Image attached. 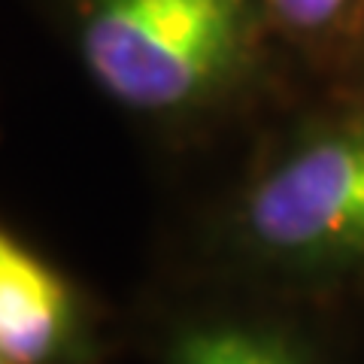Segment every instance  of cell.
<instances>
[{
  "label": "cell",
  "instance_id": "cell-1",
  "mask_svg": "<svg viewBox=\"0 0 364 364\" xmlns=\"http://www.w3.org/2000/svg\"><path fill=\"white\" fill-rule=\"evenodd\" d=\"M228 243L282 291L364 294V82L346 79L258 158L228 213Z\"/></svg>",
  "mask_w": 364,
  "mask_h": 364
},
{
  "label": "cell",
  "instance_id": "cell-2",
  "mask_svg": "<svg viewBox=\"0 0 364 364\" xmlns=\"http://www.w3.org/2000/svg\"><path fill=\"white\" fill-rule=\"evenodd\" d=\"M261 0H82L79 52L124 109L188 119L228 104L264 61Z\"/></svg>",
  "mask_w": 364,
  "mask_h": 364
},
{
  "label": "cell",
  "instance_id": "cell-3",
  "mask_svg": "<svg viewBox=\"0 0 364 364\" xmlns=\"http://www.w3.org/2000/svg\"><path fill=\"white\" fill-rule=\"evenodd\" d=\"M88 352L85 306L43 255L0 228V361L76 364Z\"/></svg>",
  "mask_w": 364,
  "mask_h": 364
},
{
  "label": "cell",
  "instance_id": "cell-4",
  "mask_svg": "<svg viewBox=\"0 0 364 364\" xmlns=\"http://www.w3.org/2000/svg\"><path fill=\"white\" fill-rule=\"evenodd\" d=\"M164 364H328V358L298 318L222 310L176 325Z\"/></svg>",
  "mask_w": 364,
  "mask_h": 364
},
{
  "label": "cell",
  "instance_id": "cell-5",
  "mask_svg": "<svg viewBox=\"0 0 364 364\" xmlns=\"http://www.w3.org/2000/svg\"><path fill=\"white\" fill-rule=\"evenodd\" d=\"M270 33L316 64L349 73L364 40V0H261Z\"/></svg>",
  "mask_w": 364,
  "mask_h": 364
},
{
  "label": "cell",
  "instance_id": "cell-6",
  "mask_svg": "<svg viewBox=\"0 0 364 364\" xmlns=\"http://www.w3.org/2000/svg\"><path fill=\"white\" fill-rule=\"evenodd\" d=\"M346 79H355V82H364V40H361V46H358L355 64H352V70L346 73Z\"/></svg>",
  "mask_w": 364,
  "mask_h": 364
},
{
  "label": "cell",
  "instance_id": "cell-7",
  "mask_svg": "<svg viewBox=\"0 0 364 364\" xmlns=\"http://www.w3.org/2000/svg\"><path fill=\"white\" fill-rule=\"evenodd\" d=\"M0 364H4V361H0Z\"/></svg>",
  "mask_w": 364,
  "mask_h": 364
}]
</instances>
